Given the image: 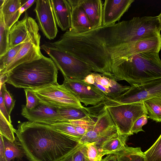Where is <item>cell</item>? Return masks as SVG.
Returning a JSON list of instances; mask_svg holds the SVG:
<instances>
[{
    "mask_svg": "<svg viewBox=\"0 0 161 161\" xmlns=\"http://www.w3.org/2000/svg\"><path fill=\"white\" fill-rule=\"evenodd\" d=\"M17 140L30 161H60L80 142L50 125L20 122Z\"/></svg>",
    "mask_w": 161,
    "mask_h": 161,
    "instance_id": "cell-1",
    "label": "cell"
},
{
    "mask_svg": "<svg viewBox=\"0 0 161 161\" xmlns=\"http://www.w3.org/2000/svg\"><path fill=\"white\" fill-rule=\"evenodd\" d=\"M58 69L50 58L43 55L36 59L20 64L0 75V82L16 88L34 89L57 84Z\"/></svg>",
    "mask_w": 161,
    "mask_h": 161,
    "instance_id": "cell-2",
    "label": "cell"
},
{
    "mask_svg": "<svg viewBox=\"0 0 161 161\" xmlns=\"http://www.w3.org/2000/svg\"><path fill=\"white\" fill-rule=\"evenodd\" d=\"M110 73L117 80H125L131 85L161 78L159 53L145 52L136 55L114 67Z\"/></svg>",
    "mask_w": 161,
    "mask_h": 161,
    "instance_id": "cell-3",
    "label": "cell"
},
{
    "mask_svg": "<svg viewBox=\"0 0 161 161\" xmlns=\"http://www.w3.org/2000/svg\"><path fill=\"white\" fill-rule=\"evenodd\" d=\"M41 48L53 60L64 78L83 80L94 71L92 67L88 63L48 43L42 45Z\"/></svg>",
    "mask_w": 161,
    "mask_h": 161,
    "instance_id": "cell-4",
    "label": "cell"
},
{
    "mask_svg": "<svg viewBox=\"0 0 161 161\" xmlns=\"http://www.w3.org/2000/svg\"><path fill=\"white\" fill-rule=\"evenodd\" d=\"M93 107L96 115L95 123L80 142L83 144L94 142L100 148L106 140L119 133L104 101Z\"/></svg>",
    "mask_w": 161,
    "mask_h": 161,
    "instance_id": "cell-5",
    "label": "cell"
},
{
    "mask_svg": "<svg viewBox=\"0 0 161 161\" xmlns=\"http://www.w3.org/2000/svg\"><path fill=\"white\" fill-rule=\"evenodd\" d=\"M105 104L119 134L126 139L133 135L131 130L135 121L142 116L147 115L143 102L120 104Z\"/></svg>",
    "mask_w": 161,
    "mask_h": 161,
    "instance_id": "cell-6",
    "label": "cell"
},
{
    "mask_svg": "<svg viewBox=\"0 0 161 161\" xmlns=\"http://www.w3.org/2000/svg\"><path fill=\"white\" fill-rule=\"evenodd\" d=\"M161 50V36L107 48L111 64L116 66L137 54L145 52L159 53Z\"/></svg>",
    "mask_w": 161,
    "mask_h": 161,
    "instance_id": "cell-7",
    "label": "cell"
},
{
    "mask_svg": "<svg viewBox=\"0 0 161 161\" xmlns=\"http://www.w3.org/2000/svg\"><path fill=\"white\" fill-rule=\"evenodd\" d=\"M31 89L40 102L50 106L57 108L83 107L77 97L63 84L57 83Z\"/></svg>",
    "mask_w": 161,
    "mask_h": 161,
    "instance_id": "cell-8",
    "label": "cell"
},
{
    "mask_svg": "<svg viewBox=\"0 0 161 161\" xmlns=\"http://www.w3.org/2000/svg\"><path fill=\"white\" fill-rule=\"evenodd\" d=\"M160 95H161V78L140 84L131 85L123 94L114 98L106 97L104 102L107 104L132 103L143 102Z\"/></svg>",
    "mask_w": 161,
    "mask_h": 161,
    "instance_id": "cell-9",
    "label": "cell"
},
{
    "mask_svg": "<svg viewBox=\"0 0 161 161\" xmlns=\"http://www.w3.org/2000/svg\"><path fill=\"white\" fill-rule=\"evenodd\" d=\"M85 82L95 86L102 92L107 97L114 98L127 91L130 86H123L109 73L92 72L83 80Z\"/></svg>",
    "mask_w": 161,
    "mask_h": 161,
    "instance_id": "cell-10",
    "label": "cell"
},
{
    "mask_svg": "<svg viewBox=\"0 0 161 161\" xmlns=\"http://www.w3.org/2000/svg\"><path fill=\"white\" fill-rule=\"evenodd\" d=\"M64 79L63 85L71 91L86 106L97 105L106 97L95 86L83 80Z\"/></svg>",
    "mask_w": 161,
    "mask_h": 161,
    "instance_id": "cell-11",
    "label": "cell"
},
{
    "mask_svg": "<svg viewBox=\"0 0 161 161\" xmlns=\"http://www.w3.org/2000/svg\"><path fill=\"white\" fill-rule=\"evenodd\" d=\"M34 11L39 28L49 40L54 39L58 32L51 0H36Z\"/></svg>",
    "mask_w": 161,
    "mask_h": 161,
    "instance_id": "cell-12",
    "label": "cell"
},
{
    "mask_svg": "<svg viewBox=\"0 0 161 161\" xmlns=\"http://www.w3.org/2000/svg\"><path fill=\"white\" fill-rule=\"evenodd\" d=\"M40 38L39 33L31 37L23 44L12 62L0 73V75L8 72L20 64L42 58L43 55L40 50Z\"/></svg>",
    "mask_w": 161,
    "mask_h": 161,
    "instance_id": "cell-13",
    "label": "cell"
},
{
    "mask_svg": "<svg viewBox=\"0 0 161 161\" xmlns=\"http://www.w3.org/2000/svg\"><path fill=\"white\" fill-rule=\"evenodd\" d=\"M21 115L29 121L49 125L64 122L58 108L41 102L34 108L30 109L22 105Z\"/></svg>",
    "mask_w": 161,
    "mask_h": 161,
    "instance_id": "cell-14",
    "label": "cell"
},
{
    "mask_svg": "<svg viewBox=\"0 0 161 161\" xmlns=\"http://www.w3.org/2000/svg\"><path fill=\"white\" fill-rule=\"evenodd\" d=\"M39 30L35 20L25 12L23 19L16 22L9 30L10 48L25 42L32 35L39 33Z\"/></svg>",
    "mask_w": 161,
    "mask_h": 161,
    "instance_id": "cell-15",
    "label": "cell"
},
{
    "mask_svg": "<svg viewBox=\"0 0 161 161\" xmlns=\"http://www.w3.org/2000/svg\"><path fill=\"white\" fill-rule=\"evenodd\" d=\"M134 0H106L103 5L102 26H108L119 20Z\"/></svg>",
    "mask_w": 161,
    "mask_h": 161,
    "instance_id": "cell-16",
    "label": "cell"
},
{
    "mask_svg": "<svg viewBox=\"0 0 161 161\" xmlns=\"http://www.w3.org/2000/svg\"><path fill=\"white\" fill-rule=\"evenodd\" d=\"M71 8V25L69 29L77 33H85L93 29L84 10L78 0H68Z\"/></svg>",
    "mask_w": 161,
    "mask_h": 161,
    "instance_id": "cell-17",
    "label": "cell"
},
{
    "mask_svg": "<svg viewBox=\"0 0 161 161\" xmlns=\"http://www.w3.org/2000/svg\"><path fill=\"white\" fill-rule=\"evenodd\" d=\"M57 25L63 31L71 27V8L68 0H51Z\"/></svg>",
    "mask_w": 161,
    "mask_h": 161,
    "instance_id": "cell-18",
    "label": "cell"
},
{
    "mask_svg": "<svg viewBox=\"0 0 161 161\" xmlns=\"http://www.w3.org/2000/svg\"><path fill=\"white\" fill-rule=\"evenodd\" d=\"M78 3L84 10L93 29L102 25L103 4L102 1L78 0Z\"/></svg>",
    "mask_w": 161,
    "mask_h": 161,
    "instance_id": "cell-19",
    "label": "cell"
},
{
    "mask_svg": "<svg viewBox=\"0 0 161 161\" xmlns=\"http://www.w3.org/2000/svg\"><path fill=\"white\" fill-rule=\"evenodd\" d=\"M0 11L4 22L10 29L18 21L21 13V0H0Z\"/></svg>",
    "mask_w": 161,
    "mask_h": 161,
    "instance_id": "cell-20",
    "label": "cell"
},
{
    "mask_svg": "<svg viewBox=\"0 0 161 161\" xmlns=\"http://www.w3.org/2000/svg\"><path fill=\"white\" fill-rule=\"evenodd\" d=\"M118 161H146L144 153L140 147L125 146L120 151L114 154Z\"/></svg>",
    "mask_w": 161,
    "mask_h": 161,
    "instance_id": "cell-21",
    "label": "cell"
},
{
    "mask_svg": "<svg viewBox=\"0 0 161 161\" xmlns=\"http://www.w3.org/2000/svg\"><path fill=\"white\" fill-rule=\"evenodd\" d=\"M58 108L64 122L82 119L89 116L86 107H68Z\"/></svg>",
    "mask_w": 161,
    "mask_h": 161,
    "instance_id": "cell-22",
    "label": "cell"
},
{
    "mask_svg": "<svg viewBox=\"0 0 161 161\" xmlns=\"http://www.w3.org/2000/svg\"><path fill=\"white\" fill-rule=\"evenodd\" d=\"M127 140L119 134L106 140L100 148L105 155L114 154L125 147Z\"/></svg>",
    "mask_w": 161,
    "mask_h": 161,
    "instance_id": "cell-23",
    "label": "cell"
},
{
    "mask_svg": "<svg viewBox=\"0 0 161 161\" xmlns=\"http://www.w3.org/2000/svg\"><path fill=\"white\" fill-rule=\"evenodd\" d=\"M143 103L149 118L161 122V95L145 100Z\"/></svg>",
    "mask_w": 161,
    "mask_h": 161,
    "instance_id": "cell-24",
    "label": "cell"
},
{
    "mask_svg": "<svg viewBox=\"0 0 161 161\" xmlns=\"http://www.w3.org/2000/svg\"><path fill=\"white\" fill-rule=\"evenodd\" d=\"M5 154L8 161H11L15 158L21 159L24 152L19 143L16 140L11 142L3 137Z\"/></svg>",
    "mask_w": 161,
    "mask_h": 161,
    "instance_id": "cell-25",
    "label": "cell"
},
{
    "mask_svg": "<svg viewBox=\"0 0 161 161\" xmlns=\"http://www.w3.org/2000/svg\"><path fill=\"white\" fill-rule=\"evenodd\" d=\"M84 155L85 161H101L105 155L94 142L84 144Z\"/></svg>",
    "mask_w": 161,
    "mask_h": 161,
    "instance_id": "cell-26",
    "label": "cell"
},
{
    "mask_svg": "<svg viewBox=\"0 0 161 161\" xmlns=\"http://www.w3.org/2000/svg\"><path fill=\"white\" fill-rule=\"evenodd\" d=\"M9 30L5 24L3 15L0 11V56L3 55L10 49Z\"/></svg>",
    "mask_w": 161,
    "mask_h": 161,
    "instance_id": "cell-27",
    "label": "cell"
},
{
    "mask_svg": "<svg viewBox=\"0 0 161 161\" xmlns=\"http://www.w3.org/2000/svg\"><path fill=\"white\" fill-rule=\"evenodd\" d=\"M32 36L25 42L10 48L3 55L0 56V73L2 72L12 62L23 44Z\"/></svg>",
    "mask_w": 161,
    "mask_h": 161,
    "instance_id": "cell-28",
    "label": "cell"
},
{
    "mask_svg": "<svg viewBox=\"0 0 161 161\" xmlns=\"http://www.w3.org/2000/svg\"><path fill=\"white\" fill-rule=\"evenodd\" d=\"M15 130L11 124L7 120L0 112V134L3 137L13 142L16 140L14 136Z\"/></svg>",
    "mask_w": 161,
    "mask_h": 161,
    "instance_id": "cell-29",
    "label": "cell"
},
{
    "mask_svg": "<svg viewBox=\"0 0 161 161\" xmlns=\"http://www.w3.org/2000/svg\"><path fill=\"white\" fill-rule=\"evenodd\" d=\"M144 153L146 161H161V134L154 144Z\"/></svg>",
    "mask_w": 161,
    "mask_h": 161,
    "instance_id": "cell-30",
    "label": "cell"
},
{
    "mask_svg": "<svg viewBox=\"0 0 161 161\" xmlns=\"http://www.w3.org/2000/svg\"><path fill=\"white\" fill-rule=\"evenodd\" d=\"M50 125L57 130L79 141L82 137L69 121L62 122Z\"/></svg>",
    "mask_w": 161,
    "mask_h": 161,
    "instance_id": "cell-31",
    "label": "cell"
},
{
    "mask_svg": "<svg viewBox=\"0 0 161 161\" xmlns=\"http://www.w3.org/2000/svg\"><path fill=\"white\" fill-rule=\"evenodd\" d=\"M84 144L80 143L60 161H85L84 155Z\"/></svg>",
    "mask_w": 161,
    "mask_h": 161,
    "instance_id": "cell-32",
    "label": "cell"
},
{
    "mask_svg": "<svg viewBox=\"0 0 161 161\" xmlns=\"http://www.w3.org/2000/svg\"><path fill=\"white\" fill-rule=\"evenodd\" d=\"M24 90L26 98V107L28 109H32L39 104V100L31 89L25 88Z\"/></svg>",
    "mask_w": 161,
    "mask_h": 161,
    "instance_id": "cell-33",
    "label": "cell"
},
{
    "mask_svg": "<svg viewBox=\"0 0 161 161\" xmlns=\"http://www.w3.org/2000/svg\"><path fill=\"white\" fill-rule=\"evenodd\" d=\"M4 101L7 111L10 116L14 107L15 100L12 94L7 90L6 86L4 90Z\"/></svg>",
    "mask_w": 161,
    "mask_h": 161,
    "instance_id": "cell-34",
    "label": "cell"
},
{
    "mask_svg": "<svg viewBox=\"0 0 161 161\" xmlns=\"http://www.w3.org/2000/svg\"><path fill=\"white\" fill-rule=\"evenodd\" d=\"M5 86V83H0V112L2 113L7 120L11 123L10 116L8 114L7 111L4 101V90Z\"/></svg>",
    "mask_w": 161,
    "mask_h": 161,
    "instance_id": "cell-35",
    "label": "cell"
},
{
    "mask_svg": "<svg viewBox=\"0 0 161 161\" xmlns=\"http://www.w3.org/2000/svg\"><path fill=\"white\" fill-rule=\"evenodd\" d=\"M149 118L147 115H144L139 118L134 123L131 129V131L133 134H137L140 131H144L142 127L146 125L147 122V119Z\"/></svg>",
    "mask_w": 161,
    "mask_h": 161,
    "instance_id": "cell-36",
    "label": "cell"
},
{
    "mask_svg": "<svg viewBox=\"0 0 161 161\" xmlns=\"http://www.w3.org/2000/svg\"><path fill=\"white\" fill-rule=\"evenodd\" d=\"M36 0H21V7L20 8V11L22 14L24 12H26V10L30 8L35 2Z\"/></svg>",
    "mask_w": 161,
    "mask_h": 161,
    "instance_id": "cell-37",
    "label": "cell"
},
{
    "mask_svg": "<svg viewBox=\"0 0 161 161\" xmlns=\"http://www.w3.org/2000/svg\"><path fill=\"white\" fill-rule=\"evenodd\" d=\"M0 161H8L4 149L3 136L0 134Z\"/></svg>",
    "mask_w": 161,
    "mask_h": 161,
    "instance_id": "cell-38",
    "label": "cell"
},
{
    "mask_svg": "<svg viewBox=\"0 0 161 161\" xmlns=\"http://www.w3.org/2000/svg\"><path fill=\"white\" fill-rule=\"evenodd\" d=\"M101 161H118L116 156L114 154L108 155L102 159Z\"/></svg>",
    "mask_w": 161,
    "mask_h": 161,
    "instance_id": "cell-39",
    "label": "cell"
},
{
    "mask_svg": "<svg viewBox=\"0 0 161 161\" xmlns=\"http://www.w3.org/2000/svg\"><path fill=\"white\" fill-rule=\"evenodd\" d=\"M158 18L161 25V13L160 14L158 15Z\"/></svg>",
    "mask_w": 161,
    "mask_h": 161,
    "instance_id": "cell-40",
    "label": "cell"
}]
</instances>
